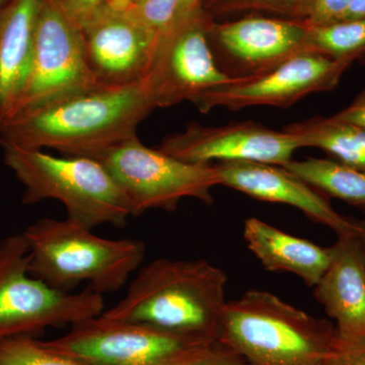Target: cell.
<instances>
[{"label":"cell","instance_id":"1","mask_svg":"<svg viewBox=\"0 0 365 365\" xmlns=\"http://www.w3.org/2000/svg\"><path fill=\"white\" fill-rule=\"evenodd\" d=\"M155 109L148 76L130 85L98 86L19 112L0 129V145L98 160L138 137L139 125Z\"/></svg>","mask_w":365,"mask_h":365},{"label":"cell","instance_id":"2","mask_svg":"<svg viewBox=\"0 0 365 365\" xmlns=\"http://www.w3.org/2000/svg\"><path fill=\"white\" fill-rule=\"evenodd\" d=\"M227 284L225 271L203 259L160 258L139 269L124 297L100 316L217 340Z\"/></svg>","mask_w":365,"mask_h":365},{"label":"cell","instance_id":"3","mask_svg":"<svg viewBox=\"0 0 365 365\" xmlns=\"http://www.w3.org/2000/svg\"><path fill=\"white\" fill-rule=\"evenodd\" d=\"M337 338L326 319L271 292L251 289L227 302L217 340L248 365H323Z\"/></svg>","mask_w":365,"mask_h":365},{"label":"cell","instance_id":"4","mask_svg":"<svg viewBox=\"0 0 365 365\" xmlns=\"http://www.w3.org/2000/svg\"><path fill=\"white\" fill-rule=\"evenodd\" d=\"M23 235L30 275L66 292L83 282L98 294L116 292L138 270L146 254L143 242L104 239L68 218H42Z\"/></svg>","mask_w":365,"mask_h":365},{"label":"cell","instance_id":"5","mask_svg":"<svg viewBox=\"0 0 365 365\" xmlns=\"http://www.w3.org/2000/svg\"><path fill=\"white\" fill-rule=\"evenodd\" d=\"M0 146L4 163L25 187L24 204L54 199L66 206L69 220L90 230L102 225L122 227L132 216L124 192L100 160Z\"/></svg>","mask_w":365,"mask_h":365},{"label":"cell","instance_id":"6","mask_svg":"<svg viewBox=\"0 0 365 365\" xmlns=\"http://www.w3.org/2000/svg\"><path fill=\"white\" fill-rule=\"evenodd\" d=\"M103 311L104 295L88 288L78 294L61 292L30 275L23 234L0 241V341L33 337L49 327L73 326Z\"/></svg>","mask_w":365,"mask_h":365},{"label":"cell","instance_id":"7","mask_svg":"<svg viewBox=\"0 0 365 365\" xmlns=\"http://www.w3.org/2000/svg\"><path fill=\"white\" fill-rule=\"evenodd\" d=\"M98 160L124 192L132 216L150 209L174 211L185 198L211 205V191L220 185L216 165L185 162L148 148L138 137L106 151Z\"/></svg>","mask_w":365,"mask_h":365},{"label":"cell","instance_id":"8","mask_svg":"<svg viewBox=\"0 0 365 365\" xmlns=\"http://www.w3.org/2000/svg\"><path fill=\"white\" fill-rule=\"evenodd\" d=\"M215 341L98 316L45 343L86 365H177Z\"/></svg>","mask_w":365,"mask_h":365},{"label":"cell","instance_id":"9","mask_svg":"<svg viewBox=\"0 0 365 365\" xmlns=\"http://www.w3.org/2000/svg\"><path fill=\"white\" fill-rule=\"evenodd\" d=\"M98 86L86 61L81 24L60 0H44L30 71L14 115Z\"/></svg>","mask_w":365,"mask_h":365},{"label":"cell","instance_id":"10","mask_svg":"<svg viewBox=\"0 0 365 365\" xmlns=\"http://www.w3.org/2000/svg\"><path fill=\"white\" fill-rule=\"evenodd\" d=\"M215 19L203 9L179 16L163 36L150 81L155 108H169L232 83L216 64L208 42Z\"/></svg>","mask_w":365,"mask_h":365},{"label":"cell","instance_id":"11","mask_svg":"<svg viewBox=\"0 0 365 365\" xmlns=\"http://www.w3.org/2000/svg\"><path fill=\"white\" fill-rule=\"evenodd\" d=\"M307 28L300 21L248 14L213 21L208 42L218 68L232 81L256 78L307 52Z\"/></svg>","mask_w":365,"mask_h":365},{"label":"cell","instance_id":"12","mask_svg":"<svg viewBox=\"0 0 365 365\" xmlns=\"http://www.w3.org/2000/svg\"><path fill=\"white\" fill-rule=\"evenodd\" d=\"M81 26L86 61L98 85H130L150 76L163 38L144 25L133 6L104 1Z\"/></svg>","mask_w":365,"mask_h":365},{"label":"cell","instance_id":"13","mask_svg":"<svg viewBox=\"0 0 365 365\" xmlns=\"http://www.w3.org/2000/svg\"><path fill=\"white\" fill-rule=\"evenodd\" d=\"M351 60L304 53L256 78L217 86L194 101L203 114L223 108L239 111L256 106L287 108L312 93L335 90Z\"/></svg>","mask_w":365,"mask_h":365},{"label":"cell","instance_id":"14","mask_svg":"<svg viewBox=\"0 0 365 365\" xmlns=\"http://www.w3.org/2000/svg\"><path fill=\"white\" fill-rule=\"evenodd\" d=\"M302 148L299 139L259 122H234L223 126L188 124L165 137L158 150L193 163L253 162L284 165Z\"/></svg>","mask_w":365,"mask_h":365},{"label":"cell","instance_id":"15","mask_svg":"<svg viewBox=\"0 0 365 365\" xmlns=\"http://www.w3.org/2000/svg\"><path fill=\"white\" fill-rule=\"evenodd\" d=\"M220 185L242 192L257 200L281 203L299 209L314 222L337 234L357 235L354 218L338 213L323 194L282 165L253 162L220 163Z\"/></svg>","mask_w":365,"mask_h":365},{"label":"cell","instance_id":"16","mask_svg":"<svg viewBox=\"0 0 365 365\" xmlns=\"http://www.w3.org/2000/svg\"><path fill=\"white\" fill-rule=\"evenodd\" d=\"M333 257L314 287L316 299L336 322L341 340L365 342V254L357 235L338 237Z\"/></svg>","mask_w":365,"mask_h":365},{"label":"cell","instance_id":"17","mask_svg":"<svg viewBox=\"0 0 365 365\" xmlns=\"http://www.w3.org/2000/svg\"><path fill=\"white\" fill-rule=\"evenodd\" d=\"M44 0H9L0 16V129L14 116L32 62Z\"/></svg>","mask_w":365,"mask_h":365},{"label":"cell","instance_id":"18","mask_svg":"<svg viewBox=\"0 0 365 365\" xmlns=\"http://www.w3.org/2000/svg\"><path fill=\"white\" fill-rule=\"evenodd\" d=\"M244 239L266 270L294 274L311 287L318 284L332 261V247L324 248L259 218L245 222Z\"/></svg>","mask_w":365,"mask_h":365},{"label":"cell","instance_id":"19","mask_svg":"<svg viewBox=\"0 0 365 365\" xmlns=\"http://www.w3.org/2000/svg\"><path fill=\"white\" fill-rule=\"evenodd\" d=\"M304 148L327 151L355 169L365 172V128L332 117L314 116L285 126Z\"/></svg>","mask_w":365,"mask_h":365},{"label":"cell","instance_id":"20","mask_svg":"<svg viewBox=\"0 0 365 365\" xmlns=\"http://www.w3.org/2000/svg\"><path fill=\"white\" fill-rule=\"evenodd\" d=\"M285 169L319 193L365 211V172L326 158H307L285 163Z\"/></svg>","mask_w":365,"mask_h":365},{"label":"cell","instance_id":"21","mask_svg":"<svg viewBox=\"0 0 365 365\" xmlns=\"http://www.w3.org/2000/svg\"><path fill=\"white\" fill-rule=\"evenodd\" d=\"M307 48L333 59H365V18L309 28Z\"/></svg>","mask_w":365,"mask_h":365},{"label":"cell","instance_id":"22","mask_svg":"<svg viewBox=\"0 0 365 365\" xmlns=\"http://www.w3.org/2000/svg\"><path fill=\"white\" fill-rule=\"evenodd\" d=\"M0 365H86L55 351L32 336H16L0 341Z\"/></svg>","mask_w":365,"mask_h":365},{"label":"cell","instance_id":"23","mask_svg":"<svg viewBox=\"0 0 365 365\" xmlns=\"http://www.w3.org/2000/svg\"><path fill=\"white\" fill-rule=\"evenodd\" d=\"M304 0H204L202 7L215 21L248 14L289 19Z\"/></svg>","mask_w":365,"mask_h":365},{"label":"cell","instance_id":"24","mask_svg":"<svg viewBox=\"0 0 365 365\" xmlns=\"http://www.w3.org/2000/svg\"><path fill=\"white\" fill-rule=\"evenodd\" d=\"M138 18L153 33L163 37L179 18L181 0H132Z\"/></svg>","mask_w":365,"mask_h":365},{"label":"cell","instance_id":"25","mask_svg":"<svg viewBox=\"0 0 365 365\" xmlns=\"http://www.w3.org/2000/svg\"><path fill=\"white\" fill-rule=\"evenodd\" d=\"M352 0H304L288 20L300 21L309 28L337 21Z\"/></svg>","mask_w":365,"mask_h":365},{"label":"cell","instance_id":"26","mask_svg":"<svg viewBox=\"0 0 365 365\" xmlns=\"http://www.w3.org/2000/svg\"><path fill=\"white\" fill-rule=\"evenodd\" d=\"M177 365H248L241 355L216 340Z\"/></svg>","mask_w":365,"mask_h":365},{"label":"cell","instance_id":"27","mask_svg":"<svg viewBox=\"0 0 365 365\" xmlns=\"http://www.w3.org/2000/svg\"><path fill=\"white\" fill-rule=\"evenodd\" d=\"M323 365H365V342H347L338 337Z\"/></svg>","mask_w":365,"mask_h":365},{"label":"cell","instance_id":"28","mask_svg":"<svg viewBox=\"0 0 365 365\" xmlns=\"http://www.w3.org/2000/svg\"><path fill=\"white\" fill-rule=\"evenodd\" d=\"M333 117L340 121L359 125L365 128V88L352 101L351 104L333 115Z\"/></svg>","mask_w":365,"mask_h":365},{"label":"cell","instance_id":"29","mask_svg":"<svg viewBox=\"0 0 365 365\" xmlns=\"http://www.w3.org/2000/svg\"><path fill=\"white\" fill-rule=\"evenodd\" d=\"M104 0H66L62 2L64 7L74 19L81 21L86 20L93 11L98 9Z\"/></svg>","mask_w":365,"mask_h":365},{"label":"cell","instance_id":"30","mask_svg":"<svg viewBox=\"0 0 365 365\" xmlns=\"http://www.w3.org/2000/svg\"><path fill=\"white\" fill-rule=\"evenodd\" d=\"M361 18H365V0H352L351 4L336 21L356 20Z\"/></svg>","mask_w":365,"mask_h":365},{"label":"cell","instance_id":"31","mask_svg":"<svg viewBox=\"0 0 365 365\" xmlns=\"http://www.w3.org/2000/svg\"><path fill=\"white\" fill-rule=\"evenodd\" d=\"M204 0H181L179 16L192 13L202 7Z\"/></svg>","mask_w":365,"mask_h":365},{"label":"cell","instance_id":"32","mask_svg":"<svg viewBox=\"0 0 365 365\" xmlns=\"http://www.w3.org/2000/svg\"><path fill=\"white\" fill-rule=\"evenodd\" d=\"M357 222V237H359L360 242H361L362 249L365 254V220H356Z\"/></svg>","mask_w":365,"mask_h":365},{"label":"cell","instance_id":"33","mask_svg":"<svg viewBox=\"0 0 365 365\" xmlns=\"http://www.w3.org/2000/svg\"><path fill=\"white\" fill-rule=\"evenodd\" d=\"M9 1V0H0V16H1L2 11H4V7Z\"/></svg>","mask_w":365,"mask_h":365},{"label":"cell","instance_id":"34","mask_svg":"<svg viewBox=\"0 0 365 365\" xmlns=\"http://www.w3.org/2000/svg\"><path fill=\"white\" fill-rule=\"evenodd\" d=\"M60 1L64 2V1H66V0H60Z\"/></svg>","mask_w":365,"mask_h":365}]
</instances>
